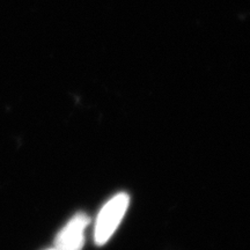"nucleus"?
<instances>
[{
  "label": "nucleus",
  "mask_w": 250,
  "mask_h": 250,
  "mask_svg": "<svg viewBox=\"0 0 250 250\" xmlns=\"http://www.w3.org/2000/svg\"><path fill=\"white\" fill-rule=\"evenodd\" d=\"M89 219L79 213L66 224L56 237V248L59 250H80L85 242V229Z\"/></svg>",
  "instance_id": "nucleus-2"
},
{
  "label": "nucleus",
  "mask_w": 250,
  "mask_h": 250,
  "mask_svg": "<svg viewBox=\"0 0 250 250\" xmlns=\"http://www.w3.org/2000/svg\"><path fill=\"white\" fill-rule=\"evenodd\" d=\"M129 206V196L118 193L109 201L100 211L95 225V243L103 246L110 239L118 225L121 224Z\"/></svg>",
  "instance_id": "nucleus-1"
},
{
  "label": "nucleus",
  "mask_w": 250,
  "mask_h": 250,
  "mask_svg": "<svg viewBox=\"0 0 250 250\" xmlns=\"http://www.w3.org/2000/svg\"><path fill=\"white\" fill-rule=\"evenodd\" d=\"M51 250H59V249H57V248H56V249H51Z\"/></svg>",
  "instance_id": "nucleus-3"
}]
</instances>
